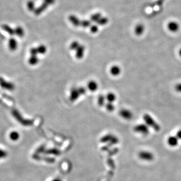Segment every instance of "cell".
<instances>
[{"label": "cell", "mask_w": 181, "mask_h": 181, "mask_svg": "<svg viewBox=\"0 0 181 181\" xmlns=\"http://www.w3.org/2000/svg\"><path fill=\"white\" fill-rule=\"evenodd\" d=\"M180 26L178 23L176 22L172 21L168 23V28L170 31L172 32H175L179 29Z\"/></svg>", "instance_id": "cell-10"}, {"label": "cell", "mask_w": 181, "mask_h": 181, "mask_svg": "<svg viewBox=\"0 0 181 181\" xmlns=\"http://www.w3.org/2000/svg\"><path fill=\"white\" fill-rule=\"evenodd\" d=\"M8 46L9 50L12 52H14L17 49L18 42L14 38H11L8 42Z\"/></svg>", "instance_id": "cell-9"}, {"label": "cell", "mask_w": 181, "mask_h": 181, "mask_svg": "<svg viewBox=\"0 0 181 181\" xmlns=\"http://www.w3.org/2000/svg\"><path fill=\"white\" fill-rule=\"evenodd\" d=\"M145 31V26L142 24H138L136 26L134 32L137 36H140L143 34Z\"/></svg>", "instance_id": "cell-17"}, {"label": "cell", "mask_w": 181, "mask_h": 181, "mask_svg": "<svg viewBox=\"0 0 181 181\" xmlns=\"http://www.w3.org/2000/svg\"><path fill=\"white\" fill-rule=\"evenodd\" d=\"M179 140L176 136H170L167 139V143L170 147H177L179 143Z\"/></svg>", "instance_id": "cell-8"}, {"label": "cell", "mask_w": 181, "mask_h": 181, "mask_svg": "<svg viewBox=\"0 0 181 181\" xmlns=\"http://www.w3.org/2000/svg\"><path fill=\"white\" fill-rule=\"evenodd\" d=\"M52 181H62L61 180L59 179H55L53 180Z\"/></svg>", "instance_id": "cell-41"}, {"label": "cell", "mask_w": 181, "mask_h": 181, "mask_svg": "<svg viewBox=\"0 0 181 181\" xmlns=\"http://www.w3.org/2000/svg\"><path fill=\"white\" fill-rule=\"evenodd\" d=\"M12 114L14 118L23 126H30L33 124V120L23 118V116L17 109H13L12 111Z\"/></svg>", "instance_id": "cell-1"}, {"label": "cell", "mask_w": 181, "mask_h": 181, "mask_svg": "<svg viewBox=\"0 0 181 181\" xmlns=\"http://www.w3.org/2000/svg\"><path fill=\"white\" fill-rule=\"evenodd\" d=\"M7 153L6 151L2 150L0 149V159L2 158H5L6 156H7Z\"/></svg>", "instance_id": "cell-35"}, {"label": "cell", "mask_w": 181, "mask_h": 181, "mask_svg": "<svg viewBox=\"0 0 181 181\" xmlns=\"http://www.w3.org/2000/svg\"><path fill=\"white\" fill-rule=\"evenodd\" d=\"M101 17H102V15L101 14L96 13L91 16V20L94 22H97Z\"/></svg>", "instance_id": "cell-27"}, {"label": "cell", "mask_w": 181, "mask_h": 181, "mask_svg": "<svg viewBox=\"0 0 181 181\" xmlns=\"http://www.w3.org/2000/svg\"><path fill=\"white\" fill-rule=\"evenodd\" d=\"M37 50L38 51V54H44L47 52V48L44 45H40L37 47Z\"/></svg>", "instance_id": "cell-24"}, {"label": "cell", "mask_w": 181, "mask_h": 181, "mask_svg": "<svg viewBox=\"0 0 181 181\" xmlns=\"http://www.w3.org/2000/svg\"><path fill=\"white\" fill-rule=\"evenodd\" d=\"M30 53L31 55H37L38 54V51L37 50V47L32 48L30 50Z\"/></svg>", "instance_id": "cell-34"}, {"label": "cell", "mask_w": 181, "mask_h": 181, "mask_svg": "<svg viewBox=\"0 0 181 181\" xmlns=\"http://www.w3.org/2000/svg\"><path fill=\"white\" fill-rule=\"evenodd\" d=\"M88 89L92 92H95L97 90L98 88V85L97 83L94 81H91L88 83Z\"/></svg>", "instance_id": "cell-15"}, {"label": "cell", "mask_w": 181, "mask_h": 181, "mask_svg": "<svg viewBox=\"0 0 181 181\" xmlns=\"http://www.w3.org/2000/svg\"><path fill=\"white\" fill-rule=\"evenodd\" d=\"M179 54L180 56L181 57V48L179 50Z\"/></svg>", "instance_id": "cell-42"}, {"label": "cell", "mask_w": 181, "mask_h": 181, "mask_svg": "<svg viewBox=\"0 0 181 181\" xmlns=\"http://www.w3.org/2000/svg\"><path fill=\"white\" fill-rule=\"evenodd\" d=\"M143 119L145 124H147L149 127L152 128L153 129H154L156 131H159L160 130V125L150 115L145 114L143 115Z\"/></svg>", "instance_id": "cell-2"}, {"label": "cell", "mask_w": 181, "mask_h": 181, "mask_svg": "<svg viewBox=\"0 0 181 181\" xmlns=\"http://www.w3.org/2000/svg\"><path fill=\"white\" fill-rule=\"evenodd\" d=\"M27 7L28 9L30 11H34L35 8L34 2L32 0H30L27 2Z\"/></svg>", "instance_id": "cell-26"}, {"label": "cell", "mask_w": 181, "mask_h": 181, "mask_svg": "<svg viewBox=\"0 0 181 181\" xmlns=\"http://www.w3.org/2000/svg\"><path fill=\"white\" fill-rule=\"evenodd\" d=\"M176 136L178 137V139L181 140V129L178 131L177 134H176Z\"/></svg>", "instance_id": "cell-40"}, {"label": "cell", "mask_w": 181, "mask_h": 181, "mask_svg": "<svg viewBox=\"0 0 181 181\" xmlns=\"http://www.w3.org/2000/svg\"><path fill=\"white\" fill-rule=\"evenodd\" d=\"M98 30H99V28H98V26L97 25H92L90 27V31L92 33H96L97 32Z\"/></svg>", "instance_id": "cell-33"}, {"label": "cell", "mask_w": 181, "mask_h": 181, "mask_svg": "<svg viewBox=\"0 0 181 181\" xmlns=\"http://www.w3.org/2000/svg\"><path fill=\"white\" fill-rule=\"evenodd\" d=\"M134 131L143 136H147L149 132V127L145 124L136 125L134 128Z\"/></svg>", "instance_id": "cell-3"}, {"label": "cell", "mask_w": 181, "mask_h": 181, "mask_svg": "<svg viewBox=\"0 0 181 181\" xmlns=\"http://www.w3.org/2000/svg\"><path fill=\"white\" fill-rule=\"evenodd\" d=\"M2 28L11 36H13L15 34L14 29L11 28L9 25H7V24H4L2 26Z\"/></svg>", "instance_id": "cell-19"}, {"label": "cell", "mask_w": 181, "mask_h": 181, "mask_svg": "<svg viewBox=\"0 0 181 181\" xmlns=\"http://www.w3.org/2000/svg\"><path fill=\"white\" fill-rule=\"evenodd\" d=\"M0 86L4 90H7L9 91H13L15 90V86L13 83L7 81L2 77H0Z\"/></svg>", "instance_id": "cell-5"}, {"label": "cell", "mask_w": 181, "mask_h": 181, "mask_svg": "<svg viewBox=\"0 0 181 181\" xmlns=\"http://www.w3.org/2000/svg\"><path fill=\"white\" fill-rule=\"evenodd\" d=\"M45 148L44 145H41V146L39 147L38 149H37L35 153L39 154H40V153H44V151H45Z\"/></svg>", "instance_id": "cell-32"}, {"label": "cell", "mask_w": 181, "mask_h": 181, "mask_svg": "<svg viewBox=\"0 0 181 181\" xmlns=\"http://www.w3.org/2000/svg\"><path fill=\"white\" fill-rule=\"evenodd\" d=\"M106 97H105L104 96L100 95L98 99V103L99 105L101 107H103L104 106H105L106 103H105V101H106Z\"/></svg>", "instance_id": "cell-25"}, {"label": "cell", "mask_w": 181, "mask_h": 181, "mask_svg": "<svg viewBox=\"0 0 181 181\" xmlns=\"http://www.w3.org/2000/svg\"><path fill=\"white\" fill-rule=\"evenodd\" d=\"M80 95L78 92V89L77 88H73L71 90L70 99L71 101H76L80 97Z\"/></svg>", "instance_id": "cell-11"}, {"label": "cell", "mask_w": 181, "mask_h": 181, "mask_svg": "<svg viewBox=\"0 0 181 181\" xmlns=\"http://www.w3.org/2000/svg\"><path fill=\"white\" fill-rule=\"evenodd\" d=\"M45 160L46 162H50V163H52V162H54V159L52 158H45Z\"/></svg>", "instance_id": "cell-39"}, {"label": "cell", "mask_w": 181, "mask_h": 181, "mask_svg": "<svg viewBox=\"0 0 181 181\" xmlns=\"http://www.w3.org/2000/svg\"><path fill=\"white\" fill-rule=\"evenodd\" d=\"M10 138L13 141H17L20 138V134L17 131H12L9 135Z\"/></svg>", "instance_id": "cell-23"}, {"label": "cell", "mask_w": 181, "mask_h": 181, "mask_svg": "<svg viewBox=\"0 0 181 181\" xmlns=\"http://www.w3.org/2000/svg\"><path fill=\"white\" fill-rule=\"evenodd\" d=\"M111 74L113 76H117L121 73V69L118 65H114L111 67Z\"/></svg>", "instance_id": "cell-16"}, {"label": "cell", "mask_w": 181, "mask_h": 181, "mask_svg": "<svg viewBox=\"0 0 181 181\" xmlns=\"http://www.w3.org/2000/svg\"><path fill=\"white\" fill-rule=\"evenodd\" d=\"M108 22V19L106 17H101L97 22L98 24L101 25V26L106 25Z\"/></svg>", "instance_id": "cell-28"}, {"label": "cell", "mask_w": 181, "mask_h": 181, "mask_svg": "<svg viewBox=\"0 0 181 181\" xmlns=\"http://www.w3.org/2000/svg\"><path fill=\"white\" fill-rule=\"evenodd\" d=\"M80 46V44L79 43V42L78 41H74L71 43L70 47L71 50H76Z\"/></svg>", "instance_id": "cell-29"}, {"label": "cell", "mask_w": 181, "mask_h": 181, "mask_svg": "<svg viewBox=\"0 0 181 181\" xmlns=\"http://www.w3.org/2000/svg\"><path fill=\"white\" fill-rule=\"evenodd\" d=\"M101 141L103 143L109 142L111 145H115L118 143L119 139L117 137L112 134H107L101 138Z\"/></svg>", "instance_id": "cell-6"}, {"label": "cell", "mask_w": 181, "mask_h": 181, "mask_svg": "<svg viewBox=\"0 0 181 181\" xmlns=\"http://www.w3.org/2000/svg\"><path fill=\"white\" fill-rule=\"evenodd\" d=\"M44 3L47 4L48 6L53 5L55 2V0H44Z\"/></svg>", "instance_id": "cell-38"}, {"label": "cell", "mask_w": 181, "mask_h": 181, "mask_svg": "<svg viewBox=\"0 0 181 181\" xmlns=\"http://www.w3.org/2000/svg\"><path fill=\"white\" fill-rule=\"evenodd\" d=\"M105 106L107 110L109 112H112L115 110L114 105H113L112 103L108 102L105 104Z\"/></svg>", "instance_id": "cell-30"}, {"label": "cell", "mask_w": 181, "mask_h": 181, "mask_svg": "<svg viewBox=\"0 0 181 181\" xmlns=\"http://www.w3.org/2000/svg\"><path fill=\"white\" fill-rule=\"evenodd\" d=\"M44 153L47 154H53L55 156H58L61 154V151L57 149H51L46 150Z\"/></svg>", "instance_id": "cell-22"}, {"label": "cell", "mask_w": 181, "mask_h": 181, "mask_svg": "<svg viewBox=\"0 0 181 181\" xmlns=\"http://www.w3.org/2000/svg\"><path fill=\"white\" fill-rule=\"evenodd\" d=\"M138 157L141 160L151 162L154 160V154L149 151H141L138 153Z\"/></svg>", "instance_id": "cell-4"}, {"label": "cell", "mask_w": 181, "mask_h": 181, "mask_svg": "<svg viewBox=\"0 0 181 181\" xmlns=\"http://www.w3.org/2000/svg\"><path fill=\"white\" fill-rule=\"evenodd\" d=\"M39 61V59L37 57V55H31L28 59V63L31 65H36L38 64Z\"/></svg>", "instance_id": "cell-18"}, {"label": "cell", "mask_w": 181, "mask_h": 181, "mask_svg": "<svg viewBox=\"0 0 181 181\" xmlns=\"http://www.w3.org/2000/svg\"><path fill=\"white\" fill-rule=\"evenodd\" d=\"M78 92H79V93H80L81 95H83L85 94L86 92H87L86 88L83 87L78 88Z\"/></svg>", "instance_id": "cell-36"}, {"label": "cell", "mask_w": 181, "mask_h": 181, "mask_svg": "<svg viewBox=\"0 0 181 181\" xmlns=\"http://www.w3.org/2000/svg\"><path fill=\"white\" fill-rule=\"evenodd\" d=\"M91 22L89 20H83V21H81V26H82V27H84V28L89 27L91 26Z\"/></svg>", "instance_id": "cell-31"}, {"label": "cell", "mask_w": 181, "mask_h": 181, "mask_svg": "<svg viewBox=\"0 0 181 181\" xmlns=\"http://www.w3.org/2000/svg\"><path fill=\"white\" fill-rule=\"evenodd\" d=\"M105 97H106V99L109 103H113L116 99V96L115 94L113 93H109L107 94V95Z\"/></svg>", "instance_id": "cell-21"}, {"label": "cell", "mask_w": 181, "mask_h": 181, "mask_svg": "<svg viewBox=\"0 0 181 181\" xmlns=\"http://www.w3.org/2000/svg\"><path fill=\"white\" fill-rule=\"evenodd\" d=\"M85 50V46L83 45H80L78 48L76 50V56L78 59H82V58L84 57Z\"/></svg>", "instance_id": "cell-12"}, {"label": "cell", "mask_w": 181, "mask_h": 181, "mask_svg": "<svg viewBox=\"0 0 181 181\" xmlns=\"http://www.w3.org/2000/svg\"><path fill=\"white\" fill-rule=\"evenodd\" d=\"M69 20L72 23V25L76 26V27H78L79 26H81V21L78 18L76 17V16L71 15L69 17Z\"/></svg>", "instance_id": "cell-13"}, {"label": "cell", "mask_w": 181, "mask_h": 181, "mask_svg": "<svg viewBox=\"0 0 181 181\" xmlns=\"http://www.w3.org/2000/svg\"><path fill=\"white\" fill-rule=\"evenodd\" d=\"M175 91L177 92L181 93V83L177 84L175 86Z\"/></svg>", "instance_id": "cell-37"}, {"label": "cell", "mask_w": 181, "mask_h": 181, "mask_svg": "<svg viewBox=\"0 0 181 181\" xmlns=\"http://www.w3.org/2000/svg\"><path fill=\"white\" fill-rule=\"evenodd\" d=\"M15 30V34L18 37H19L20 38L23 37L24 34V30L23 29L22 27L21 26H18L15 29H14Z\"/></svg>", "instance_id": "cell-20"}, {"label": "cell", "mask_w": 181, "mask_h": 181, "mask_svg": "<svg viewBox=\"0 0 181 181\" xmlns=\"http://www.w3.org/2000/svg\"><path fill=\"white\" fill-rule=\"evenodd\" d=\"M119 115L122 118L126 120H130L133 117V113L131 111L126 109H123L119 111Z\"/></svg>", "instance_id": "cell-7"}, {"label": "cell", "mask_w": 181, "mask_h": 181, "mask_svg": "<svg viewBox=\"0 0 181 181\" xmlns=\"http://www.w3.org/2000/svg\"><path fill=\"white\" fill-rule=\"evenodd\" d=\"M48 5L47 4H46L45 3L43 2L41 6H39V7L35 9L34 11V13L36 15H40V14L42 13L48 7Z\"/></svg>", "instance_id": "cell-14"}]
</instances>
